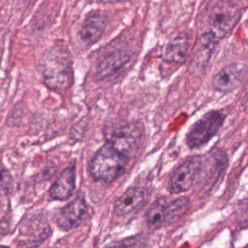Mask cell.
I'll use <instances>...</instances> for the list:
<instances>
[{
  "instance_id": "cell-1",
  "label": "cell",
  "mask_w": 248,
  "mask_h": 248,
  "mask_svg": "<svg viewBox=\"0 0 248 248\" xmlns=\"http://www.w3.org/2000/svg\"><path fill=\"white\" fill-rule=\"evenodd\" d=\"M242 14L238 0H212L199 19V41L214 46L234 27Z\"/></svg>"
},
{
  "instance_id": "cell-2",
  "label": "cell",
  "mask_w": 248,
  "mask_h": 248,
  "mask_svg": "<svg viewBox=\"0 0 248 248\" xmlns=\"http://www.w3.org/2000/svg\"><path fill=\"white\" fill-rule=\"evenodd\" d=\"M40 70L45 84L52 90H66L73 83V61L71 53L64 46L47 48L40 59Z\"/></svg>"
},
{
  "instance_id": "cell-3",
  "label": "cell",
  "mask_w": 248,
  "mask_h": 248,
  "mask_svg": "<svg viewBox=\"0 0 248 248\" xmlns=\"http://www.w3.org/2000/svg\"><path fill=\"white\" fill-rule=\"evenodd\" d=\"M130 157L106 141L92 157L89 164V173L97 181L107 184L112 183L125 172Z\"/></svg>"
},
{
  "instance_id": "cell-4",
  "label": "cell",
  "mask_w": 248,
  "mask_h": 248,
  "mask_svg": "<svg viewBox=\"0 0 248 248\" xmlns=\"http://www.w3.org/2000/svg\"><path fill=\"white\" fill-rule=\"evenodd\" d=\"M190 199L180 196L175 199L169 197L158 198L147 209L145 220L147 225L154 229H161L178 220L189 208Z\"/></svg>"
},
{
  "instance_id": "cell-5",
  "label": "cell",
  "mask_w": 248,
  "mask_h": 248,
  "mask_svg": "<svg viewBox=\"0 0 248 248\" xmlns=\"http://www.w3.org/2000/svg\"><path fill=\"white\" fill-rule=\"evenodd\" d=\"M226 115L218 110H210L197 120L186 135V143L190 148H199L207 143L221 129Z\"/></svg>"
},
{
  "instance_id": "cell-6",
  "label": "cell",
  "mask_w": 248,
  "mask_h": 248,
  "mask_svg": "<svg viewBox=\"0 0 248 248\" xmlns=\"http://www.w3.org/2000/svg\"><path fill=\"white\" fill-rule=\"evenodd\" d=\"M205 165V158L195 155L187 158L171 173L169 180V189L172 194L186 192L202 175Z\"/></svg>"
},
{
  "instance_id": "cell-7",
  "label": "cell",
  "mask_w": 248,
  "mask_h": 248,
  "mask_svg": "<svg viewBox=\"0 0 248 248\" xmlns=\"http://www.w3.org/2000/svg\"><path fill=\"white\" fill-rule=\"evenodd\" d=\"M141 135L140 124L130 122L116 127L108 134L107 141L124 155L130 157L137 149Z\"/></svg>"
},
{
  "instance_id": "cell-8",
  "label": "cell",
  "mask_w": 248,
  "mask_h": 248,
  "mask_svg": "<svg viewBox=\"0 0 248 248\" xmlns=\"http://www.w3.org/2000/svg\"><path fill=\"white\" fill-rule=\"evenodd\" d=\"M89 207L80 194L64 205L56 216L57 226L63 231H70L80 226L88 216Z\"/></svg>"
},
{
  "instance_id": "cell-9",
  "label": "cell",
  "mask_w": 248,
  "mask_h": 248,
  "mask_svg": "<svg viewBox=\"0 0 248 248\" xmlns=\"http://www.w3.org/2000/svg\"><path fill=\"white\" fill-rule=\"evenodd\" d=\"M247 67L243 63L230 64L221 69L212 78L214 90L221 93H230L235 90L244 80Z\"/></svg>"
},
{
  "instance_id": "cell-10",
  "label": "cell",
  "mask_w": 248,
  "mask_h": 248,
  "mask_svg": "<svg viewBox=\"0 0 248 248\" xmlns=\"http://www.w3.org/2000/svg\"><path fill=\"white\" fill-rule=\"evenodd\" d=\"M131 53L122 47H113L103 54L98 62L97 77L105 79L114 76L130 60Z\"/></svg>"
},
{
  "instance_id": "cell-11",
  "label": "cell",
  "mask_w": 248,
  "mask_h": 248,
  "mask_svg": "<svg viewBox=\"0 0 248 248\" xmlns=\"http://www.w3.org/2000/svg\"><path fill=\"white\" fill-rule=\"evenodd\" d=\"M108 20V16L102 11H95L88 14L78 33L82 44L86 46L96 44L102 37Z\"/></svg>"
},
{
  "instance_id": "cell-12",
  "label": "cell",
  "mask_w": 248,
  "mask_h": 248,
  "mask_svg": "<svg viewBox=\"0 0 248 248\" xmlns=\"http://www.w3.org/2000/svg\"><path fill=\"white\" fill-rule=\"evenodd\" d=\"M146 190L140 186H131L117 198L114 202V212L118 216H126L140 209L145 202Z\"/></svg>"
},
{
  "instance_id": "cell-13",
  "label": "cell",
  "mask_w": 248,
  "mask_h": 248,
  "mask_svg": "<svg viewBox=\"0 0 248 248\" xmlns=\"http://www.w3.org/2000/svg\"><path fill=\"white\" fill-rule=\"evenodd\" d=\"M76 189V167L75 165L66 168L49 188L48 194L52 200H68Z\"/></svg>"
},
{
  "instance_id": "cell-14",
  "label": "cell",
  "mask_w": 248,
  "mask_h": 248,
  "mask_svg": "<svg viewBox=\"0 0 248 248\" xmlns=\"http://www.w3.org/2000/svg\"><path fill=\"white\" fill-rule=\"evenodd\" d=\"M190 36L187 33H181L172 38L167 45L163 53V58L168 62L183 63L190 47Z\"/></svg>"
},
{
  "instance_id": "cell-15",
  "label": "cell",
  "mask_w": 248,
  "mask_h": 248,
  "mask_svg": "<svg viewBox=\"0 0 248 248\" xmlns=\"http://www.w3.org/2000/svg\"><path fill=\"white\" fill-rule=\"evenodd\" d=\"M48 232L49 228L47 223L38 217H31L24 220L19 229V233L32 239L31 241H43Z\"/></svg>"
},
{
  "instance_id": "cell-16",
  "label": "cell",
  "mask_w": 248,
  "mask_h": 248,
  "mask_svg": "<svg viewBox=\"0 0 248 248\" xmlns=\"http://www.w3.org/2000/svg\"><path fill=\"white\" fill-rule=\"evenodd\" d=\"M13 186V176L9 170L0 161V188L5 191H10Z\"/></svg>"
},
{
  "instance_id": "cell-17",
  "label": "cell",
  "mask_w": 248,
  "mask_h": 248,
  "mask_svg": "<svg viewBox=\"0 0 248 248\" xmlns=\"http://www.w3.org/2000/svg\"><path fill=\"white\" fill-rule=\"evenodd\" d=\"M93 1L100 3V4H113V3H117V2H122L124 0H93Z\"/></svg>"
}]
</instances>
